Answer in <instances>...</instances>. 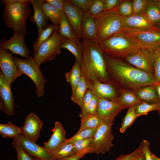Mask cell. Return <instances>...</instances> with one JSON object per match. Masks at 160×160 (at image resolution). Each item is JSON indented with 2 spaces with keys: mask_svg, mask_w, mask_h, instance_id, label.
<instances>
[{
  "mask_svg": "<svg viewBox=\"0 0 160 160\" xmlns=\"http://www.w3.org/2000/svg\"><path fill=\"white\" fill-rule=\"evenodd\" d=\"M42 8L45 16L53 24L58 25L61 16V12L46 2L43 4Z\"/></svg>",
  "mask_w": 160,
  "mask_h": 160,
  "instance_id": "33",
  "label": "cell"
},
{
  "mask_svg": "<svg viewBox=\"0 0 160 160\" xmlns=\"http://www.w3.org/2000/svg\"><path fill=\"white\" fill-rule=\"evenodd\" d=\"M76 153L73 143H63L56 151L51 154V160L64 158Z\"/></svg>",
  "mask_w": 160,
  "mask_h": 160,
  "instance_id": "32",
  "label": "cell"
},
{
  "mask_svg": "<svg viewBox=\"0 0 160 160\" xmlns=\"http://www.w3.org/2000/svg\"><path fill=\"white\" fill-rule=\"evenodd\" d=\"M61 48H65L74 56L76 61L81 67L82 61L83 45L80 39L77 37L65 39L61 45Z\"/></svg>",
  "mask_w": 160,
  "mask_h": 160,
  "instance_id": "24",
  "label": "cell"
},
{
  "mask_svg": "<svg viewBox=\"0 0 160 160\" xmlns=\"http://www.w3.org/2000/svg\"><path fill=\"white\" fill-rule=\"evenodd\" d=\"M43 121L34 113L31 112L25 117L22 127V134L29 140L36 142L39 138L43 126Z\"/></svg>",
  "mask_w": 160,
  "mask_h": 160,
  "instance_id": "17",
  "label": "cell"
},
{
  "mask_svg": "<svg viewBox=\"0 0 160 160\" xmlns=\"http://www.w3.org/2000/svg\"><path fill=\"white\" fill-rule=\"evenodd\" d=\"M124 59L129 64L153 76L154 63L150 52L140 49Z\"/></svg>",
  "mask_w": 160,
  "mask_h": 160,
  "instance_id": "11",
  "label": "cell"
},
{
  "mask_svg": "<svg viewBox=\"0 0 160 160\" xmlns=\"http://www.w3.org/2000/svg\"><path fill=\"white\" fill-rule=\"evenodd\" d=\"M113 121H102L93 137L90 153H104L111 149L114 138L112 132Z\"/></svg>",
  "mask_w": 160,
  "mask_h": 160,
  "instance_id": "9",
  "label": "cell"
},
{
  "mask_svg": "<svg viewBox=\"0 0 160 160\" xmlns=\"http://www.w3.org/2000/svg\"><path fill=\"white\" fill-rule=\"evenodd\" d=\"M102 121L96 114L88 115L81 119L80 126L77 132L87 128H98Z\"/></svg>",
  "mask_w": 160,
  "mask_h": 160,
  "instance_id": "34",
  "label": "cell"
},
{
  "mask_svg": "<svg viewBox=\"0 0 160 160\" xmlns=\"http://www.w3.org/2000/svg\"><path fill=\"white\" fill-rule=\"evenodd\" d=\"M122 27L140 30H154L159 31L155 26L141 15H132L129 16L123 17Z\"/></svg>",
  "mask_w": 160,
  "mask_h": 160,
  "instance_id": "20",
  "label": "cell"
},
{
  "mask_svg": "<svg viewBox=\"0 0 160 160\" xmlns=\"http://www.w3.org/2000/svg\"><path fill=\"white\" fill-rule=\"evenodd\" d=\"M87 82L88 89L96 96H100L110 100H113L118 96L117 92L113 83H103L97 80Z\"/></svg>",
  "mask_w": 160,
  "mask_h": 160,
  "instance_id": "19",
  "label": "cell"
},
{
  "mask_svg": "<svg viewBox=\"0 0 160 160\" xmlns=\"http://www.w3.org/2000/svg\"><path fill=\"white\" fill-rule=\"evenodd\" d=\"M65 39L59 34L58 30L55 31L47 40L39 47L33 58L40 67L48 60L54 59L61 53V45Z\"/></svg>",
  "mask_w": 160,
  "mask_h": 160,
  "instance_id": "8",
  "label": "cell"
},
{
  "mask_svg": "<svg viewBox=\"0 0 160 160\" xmlns=\"http://www.w3.org/2000/svg\"><path fill=\"white\" fill-rule=\"evenodd\" d=\"M160 98V82L155 84ZM158 114L160 116V111H158Z\"/></svg>",
  "mask_w": 160,
  "mask_h": 160,
  "instance_id": "54",
  "label": "cell"
},
{
  "mask_svg": "<svg viewBox=\"0 0 160 160\" xmlns=\"http://www.w3.org/2000/svg\"><path fill=\"white\" fill-rule=\"evenodd\" d=\"M58 28L59 25L49 24L41 31L33 44V54L36 53L40 46L49 38L55 31L58 30Z\"/></svg>",
  "mask_w": 160,
  "mask_h": 160,
  "instance_id": "28",
  "label": "cell"
},
{
  "mask_svg": "<svg viewBox=\"0 0 160 160\" xmlns=\"http://www.w3.org/2000/svg\"><path fill=\"white\" fill-rule=\"evenodd\" d=\"M26 33H20L14 32L13 35L9 39H1L0 48L9 50L12 53L19 55L25 58L28 57L31 55V52L24 41V37Z\"/></svg>",
  "mask_w": 160,
  "mask_h": 160,
  "instance_id": "12",
  "label": "cell"
},
{
  "mask_svg": "<svg viewBox=\"0 0 160 160\" xmlns=\"http://www.w3.org/2000/svg\"><path fill=\"white\" fill-rule=\"evenodd\" d=\"M82 76L81 67L75 62L70 71L65 74L66 81L70 84L72 93L75 90Z\"/></svg>",
  "mask_w": 160,
  "mask_h": 160,
  "instance_id": "29",
  "label": "cell"
},
{
  "mask_svg": "<svg viewBox=\"0 0 160 160\" xmlns=\"http://www.w3.org/2000/svg\"><path fill=\"white\" fill-rule=\"evenodd\" d=\"M98 43L104 54L122 59L141 49L136 42L121 31Z\"/></svg>",
  "mask_w": 160,
  "mask_h": 160,
  "instance_id": "3",
  "label": "cell"
},
{
  "mask_svg": "<svg viewBox=\"0 0 160 160\" xmlns=\"http://www.w3.org/2000/svg\"><path fill=\"white\" fill-rule=\"evenodd\" d=\"M91 150V148H88L69 157L52 160H79L85 154L87 153H89Z\"/></svg>",
  "mask_w": 160,
  "mask_h": 160,
  "instance_id": "49",
  "label": "cell"
},
{
  "mask_svg": "<svg viewBox=\"0 0 160 160\" xmlns=\"http://www.w3.org/2000/svg\"><path fill=\"white\" fill-rule=\"evenodd\" d=\"M105 11L110 10L118 7L124 0H104Z\"/></svg>",
  "mask_w": 160,
  "mask_h": 160,
  "instance_id": "50",
  "label": "cell"
},
{
  "mask_svg": "<svg viewBox=\"0 0 160 160\" xmlns=\"http://www.w3.org/2000/svg\"><path fill=\"white\" fill-rule=\"evenodd\" d=\"M142 142L143 143L142 151L145 160H153V153L151 151L149 148V143L146 140H143Z\"/></svg>",
  "mask_w": 160,
  "mask_h": 160,
  "instance_id": "48",
  "label": "cell"
},
{
  "mask_svg": "<svg viewBox=\"0 0 160 160\" xmlns=\"http://www.w3.org/2000/svg\"><path fill=\"white\" fill-rule=\"evenodd\" d=\"M112 100L125 109L136 106L142 102L137 97L133 90L124 89L120 90L119 95Z\"/></svg>",
  "mask_w": 160,
  "mask_h": 160,
  "instance_id": "25",
  "label": "cell"
},
{
  "mask_svg": "<svg viewBox=\"0 0 160 160\" xmlns=\"http://www.w3.org/2000/svg\"><path fill=\"white\" fill-rule=\"evenodd\" d=\"M134 160H145V156L142 152H142Z\"/></svg>",
  "mask_w": 160,
  "mask_h": 160,
  "instance_id": "53",
  "label": "cell"
},
{
  "mask_svg": "<svg viewBox=\"0 0 160 160\" xmlns=\"http://www.w3.org/2000/svg\"><path fill=\"white\" fill-rule=\"evenodd\" d=\"M97 128H87L77 132L72 137L68 139L63 143H73L78 140L92 138L94 136Z\"/></svg>",
  "mask_w": 160,
  "mask_h": 160,
  "instance_id": "37",
  "label": "cell"
},
{
  "mask_svg": "<svg viewBox=\"0 0 160 160\" xmlns=\"http://www.w3.org/2000/svg\"><path fill=\"white\" fill-rule=\"evenodd\" d=\"M44 0H30V4L32 6L33 14L31 17V22L35 23L37 27L38 34L47 26L48 19L45 16L42 8Z\"/></svg>",
  "mask_w": 160,
  "mask_h": 160,
  "instance_id": "22",
  "label": "cell"
},
{
  "mask_svg": "<svg viewBox=\"0 0 160 160\" xmlns=\"http://www.w3.org/2000/svg\"><path fill=\"white\" fill-rule=\"evenodd\" d=\"M61 12V16L58 25V32L59 35L65 39L77 37L64 12Z\"/></svg>",
  "mask_w": 160,
  "mask_h": 160,
  "instance_id": "27",
  "label": "cell"
},
{
  "mask_svg": "<svg viewBox=\"0 0 160 160\" xmlns=\"http://www.w3.org/2000/svg\"><path fill=\"white\" fill-rule=\"evenodd\" d=\"M30 0L4 4L3 18L6 26L19 33L27 32L26 21L29 17Z\"/></svg>",
  "mask_w": 160,
  "mask_h": 160,
  "instance_id": "4",
  "label": "cell"
},
{
  "mask_svg": "<svg viewBox=\"0 0 160 160\" xmlns=\"http://www.w3.org/2000/svg\"><path fill=\"white\" fill-rule=\"evenodd\" d=\"M45 1L49 3L61 12L64 11V0H46Z\"/></svg>",
  "mask_w": 160,
  "mask_h": 160,
  "instance_id": "51",
  "label": "cell"
},
{
  "mask_svg": "<svg viewBox=\"0 0 160 160\" xmlns=\"http://www.w3.org/2000/svg\"><path fill=\"white\" fill-rule=\"evenodd\" d=\"M153 1L160 9V0H153Z\"/></svg>",
  "mask_w": 160,
  "mask_h": 160,
  "instance_id": "55",
  "label": "cell"
},
{
  "mask_svg": "<svg viewBox=\"0 0 160 160\" xmlns=\"http://www.w3.org/2000/svg\"><path fill=\"white\" fill-rule=\"evenodd\" d=\"M148 2L147 0L132 1L133 13L134 15H141L145 10Z\"/></svg>",
  "mask_w": 160,
  "mask_h": 160,
  "instance_id": "42",
  "label": "cell"
},
{
  "mask_svg": "<svg viewBox=\"0 0 160 160\" xmlns=\"http://www.w3.org/2000/svg\"><path fill=\"white\" fill-rule=\"evenodd\" d=\"M26 0H1V1L4 4L6 3H15L25 1Z\"/></svg>",
  "mask_w": 160,
  "mask_h": 160,
  "instance_id": "52",
  "label": "cell"
},
{
  "mask_svg": "<svg viewBox=\"0 0 160 160\" xmlns=\"http://www.w3.org/2000/svg\"><path fill=\"white\" fill-rule=\"evenodd\" d=\"M64 12L78 38L82 37V23L84 12L73 5L69 0H64Z\"/></svg>",
  "mask_w": 160,
  "mask_h": 160,
  "instance_id": "15",
  "label": "cell"
},
{
  "mask_svg": "<svg viewBox=\"0 0 160 160\" xmlns=\"http://www.w3.org/2000/svg\"><path fill=\"white\" fill-rule=\"evenodd\" d=\"M0 69L7 85L11 87L12 83L23 74L18 68L12 53L0 48Z\"/></svg>",
  "mask_w": 160,
  "mask_h": 160,
  "instance_id": "10",
  "label": "cell"
},
{
  "mask_svg": "<svg viewBox=\"0 0 160 160\" xmlns=\"http://www.w3.org/2000/svg\"><path fill=\"white\" fill-rule=\"evenodd\" d=\"M133 90L142 102L151 103H160V98L155 84L147 86Z\"/></svg>",
  "mask_w": 160,
  "mask_h": 160,
  "instance_id": "23",
  "label": "cell"
},
{
  "mask_svg": "<svg viewBox=\"0 0 160 160\" xmlns=\"http://www.w3.org/2000/svg\"><path fill=\"white\" fill-rule=\"evenodd\" d=\"M34 160H41L37 158H34Z\"/></svg>",
  "mask_w": 160,
  "mask_h": 160,
  "instance_id": "58",
  "label": "cell"
},
{
  "mask_svg": "<svg viewBox=\"0 0 160 160\" xmlns=\"http://www.w3.org/2000/svg\"><path fill=\"white\" fill-rule=\"evenodd\" d=\"M93 140L92 137L78 140L73 143L76 153L91 148L90 146Z\"/></svg>",
  "mask_w": 160,
  "mask_h": 160,
  "instance_id": "43",
  "label": "cell"
},
{
  "mask_svg": "<svg viewBox=\"0 0 160 160\" xmlns=\"http://www.w3.org/2000/svg\"><path fill=\"white\" fill-rule=\"evenodd\" d=\"M152 159L153 160H160V158L157 157L153 154H152Z\"/></svg>",
  "mask_w": 160,
  "mask_h": 160,
  "instance_id": "56",
  "label": "cell"
},
{
  "mask_svg": "<svg viewBox=\"0 0 160 160\" xmlns=\"http://www.w3.org/2000/svg\"><path fill=\"white\" fill-rule=\"evenodd\" d=\"M123 32L136 42L141 49L151 52L160 47V32L122 27Z\"/></svg>",
  "mask_w": 160,
  "mask_h": 160,
  "instance_id": "7",
  "label": "cell"
},
{
  "mask_svg": "<svg viewBox=\"0 0 160 160\" xmlns=\"http://www.w3.org/2000/svg\"><path fill=\"white\" fill-rule=\"evenodd\" d=\"M111 82L124 89L134 90L154 84L153 76L129 64L123 59L104 54Z\"/></svg>",
  "mask_w": 160,
  "mask_h": 160,
  "instance_id": "1",
  "label": "cell"
},
{
  "mask_svg": "<svg viewBox=\"0 0 160 160\" xmlns=\"http://www.w3.org/2000/svg\"><path fill=\"white\" fill-rule=\"evenodd\" d=\"M55 124L50 138L44 143L43 146L51 154L56 151L67 139L65 131L61 123L56 121Z\"/></svg>",
  "mask_w": 160,
  "mask_h": 160,
  "instance_id": "18",
  "label": "cell"
},
{
  "mask_svg": "<svg viewBox=\"0 0 160 160\" xmlns=\"http://www.w3.org/2000/svg\"><path fill=\"white\" fill-rule=\"evenodd\" d=\"M15 64L23 74L27 76L34 82L38 97L44 94V87L47 80L33 58L30 56L24 59L13 57Z\"/></svg>",
  "mask_w": 160,
  "mask_h": 160,
  "instance_id": "6",
  "label": "cell"
},
{
  "mask_svg": "<svg viewBox=\"0 0 160 160\" xmlns=\"http://www.w3.org/2000/svg\"><path fill=\"white\" fill-rule=\"evenodd\" d=\"M118 6L112 9L104 12L97 17V30L96 41L98 42L121 31L123 17L118 11Z\"/></svg>",
  "mask_w": 160,
  "mask_h": 160,
  "instance_id": "5",
  "label": "cell"
},
{
  "mask_svg": "<svg viewBox=\"0 0 160 160\" xmlns=\"http://www.w3.org/2000/svg\"><path fill=\"white\" fill-rule=\"evenodd\" d=\"M82 37L89 40H96L97 30V17L84 12L82 23Z\"/></svg>",
  "mask_w": 160,
  "mask_h": 160,
  "instance_id": "21",
  "label": "cell"
},
{
  "mask_svg": "<svg viewBox=\"0 0 160 160\" xmlns=\"http://www.w3.org/2000/svg\"><path fill=\"white\" fill-rule=\"evenodd\" d=\"M22 127H19L11 121L6 124H0V135L4 137L14 138L22 134Z\"/></svg>",
  "mask_w": 160,
  "mask_h": 160,
  "instance_id": "30",
  "label": "cell"
},
{
  "mask_svg": "<svg viewBox=\"0 0 160 160\" xmlns=\"http://www.w3.org/2000/svg\"><path fill=\"white\" fill-rule=\"evenodd\" d=\"M93 94L91 90L88 89L85 91L81 100V112L79 114L81 119L86 116L87 110L88 105L91 100Z\"/></svg>",
  "mask_w": 160,
  "mask_h": 160,
  "instance_id": "40",
  "label": "cell"
},
{
  "mask_svg": "<svg viewBox=\"0 0 160 160\" xmlns=\"http://www.w3.org/2000/svg\"><path fill=\"white\" fill-rule=\"evenodd\" d=\"M88 89V84L84 77L82 76L80 81L71 97V100L80 108L81 100L86 90Z\"/></svg>",
  "mask_w": 160,
  "mask_h": 160,
  "instance_id": "31",
  "label": "cell"
},
{
  "mask_svg": "<svg viewBox=\"0 0 160 160\" xmlns=\"http://www.w3.org/2000/svg\"><path fill=\"white\" fill-rule=\"evenodd\" d=\"M142 148L141 142L137 148L133 151L128 154H122L115 160H134L142 152Z\"/></svg>",
  "mask_w": 160,
  "mask_h": 160,
  "instance_id": "45",
  "label": "cell"
},
{
  "mask_svg": "<svg viewBox=\"0 0 160 160\" xmlns=\"http://www.w3.org/2000/svg\"><path fill=\"white\" fill-rule=\"evenodd\" d=\"M96 114L103 121H113L119 113L124 108L113 100H108L100 96Z\"/></svg>",
  "mask_w": 160,
  "mask_h": 160,
  "instance_id": "13",
  "label": "cell"
},
{
  "mask_svg": "<svg viewBox=\"0 0 160 160\" xmlns=\"http://www.w3.org/2000/svg\"><path fill=\"white\" fill-rule=\"evenodd\" d=\"M154 110L160 111V103H151L142 102L135 108V112L138 117L142 115H147L149 112Z\"/></svg>",
  "mask_w": 160,
  "mask_h": 160,
  "instance_id": "35",
  "label": "cell"
},
{
  "mask_svg": "<svg viewBox=\"0 0 160 160\" xmlns=\"http://www.w3.org/2000/svg\"><path fill=\"white\" fill-rule=\"evenodd\" d=\"M154 65L153 80L154 84L160 82V47L151 52Z\"/></svg>",
  "mask_w": 160,
  "mask_h": 160,
  "instance_id": "38",
  "label": "cell"
},
{
  "mask_svg": "<svg viewBox=\"0 0 160 160\" xmlns=\"http://www.w3.org/2000/svg\"><path fill=\"white\" fill-rule=\"evenodd\" d=\"M135 106L131 107L128 108L127 113L123 119L121 125L120 129V132L124 133L138 117L135 111Z\"/></svg>",
  "mask_w": 160,
  "mask_h": 160,
  "instance_id": "36",
  "label": "cell"
},
{
  "mask_svg": "<svg viewBox=\"0 0 160 160\" xmlns=\"http://www.w3.org/2000/svg\"><path fill=\"white\" fill-rule=\"evenodd\" d=\"M83 54L81 66L82 76L87 81H98L112 83L107 69L104 54L96 40L83 38Z\"/></svg>",
  "mask_w": 160,
  "mask_h": 160,
  "instance_id": "2",
  "label": "cell"
},
{
  "mask_svg": "<svg viewBox=\"0 0 160 160\" xmlns=\"http://www.w3.org/2000/svg\"><path fill=\"white\" fill-rule=\"evenodd\" d=\"M132 1L124 0L118 6V10L123 17H127L132 15Z\"/></svg>",
  "mask_w": 160,
  "mask_h": 160,
  "instance_id": "41",
  "label": "cell"
},
{
  "mask_svg": "<svg viewBox=\"0 0 160 160\" xmlns=\"http://www.w3.org/2000/svg\"><path fill=\"white\" fill-rule=\"evenodd\" d=\"M15 104L11 87L6 84L4 76L0 72V109L7 115L13 116Z\"/></svg>",
  "mask_w": 160,
  "mask_h": 160,
  "instance_id": "16",
  "label": "cell"
},
{
  "mask_svg": "<svg viewBox=\"0 0 160 160\" xmlns=\"http://www.w3.org/2000/svg\"><path fill=\"white\" fill-rule=\"evenodd\" d=\"M12 145L16 150L17 160H34V157L28 154L16 141L13 140Z\"/></svg>",
  "mask_w": 160,
  "mask_h": 160,
  "instance_id": "44",
  "label": "cell"
},
{
  "mask_svg": "<svg viewBox=\"0 0 160 160\" xmlns=\"http://www.w3.org/2000/svg\"><path fill=\"white\" fill-rule=\"evenodd\" d=\"M98 103L97 97L93 94L92 98L87 107L86 116L89 115L96 114Z\"/></svg>",
  "mask_w": 160,
  "mask_h": 160,
  "instance_id": "47",
  "label": "cell"
},
{
  "mask_svg": "<svg viewBox=\"0 0 160 160\" xmlns=\"http://www.w3.org/2000/svg\"><path fill=\"white\" fill-rule=\"evenodd\" d=\"M155 26L157 27L159 31L160 32V23L157 25Z\"/></svg>",
  "mask_w": 160,
  "mask_h": 160,
  "instance_id": "57",
  "label": "cell"
},
{
  "mask_svg": "<svg viewBox=\"0 0 160 160\" xmlns=\"http://www.w3.org/2000/svg\"><path fill=\"white\" fill-rule=\"evenodd\" d=\"M105 11L104 0H92L87 13L97 17Z\"/></svg>",
  "mask_w": 160,
  "mask_h": 160,
  "instance_id": "39",
  "label": "cell"
},
{
  "mask_svg": "<svg viewBox=\"0 0 160 160\" xmlns=\"http://www.w3.org/2000/svg\"><path fill=\"white\" fill-rule=\"evenodd\" d=\"M70 2L73 5L87 13L92 0H70Z\"/></svg>",
  "mask_w": 160,
  "mask_h": 160,
  "instance_id": "46",
  "label": "cell"
},
{
  "mask_svg": "<svg viewBox=\"0 0 160 160\" xmlns=\"http://www.w3.org/2000/svg\"><path fill=\"white\" fill-rule=\"evenodd\" d=\"M141 15L155 26L160 23V9L153 0H148L145 10Z\"/></svg>",
  "mask_w": 160,
  "mask_h": 160,
  "instance_id": "26",
  "label": "cell"
},
{
  "mask_svg": "<svg viewBox=\"0 0 160 160\" xmlns=\"http://www.w3.org/2000/svg\"><path fill=\"white\" fill-rule=\"evenodd\" d=\"M18 143L29 155L41 160H51L50 153L43 147L41 146L20 134L13 138Z\"/></svg>",
  "mask_w": 160,
  "mask_h": 160,
  "instance_id": "14",
  "label": "cell"
}]
</instances>
